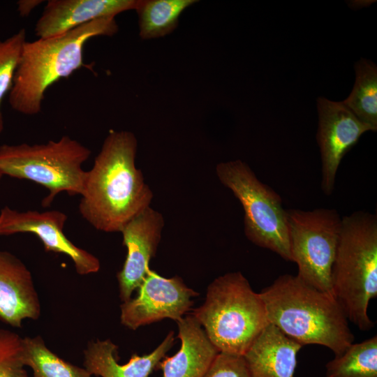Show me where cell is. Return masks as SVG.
<instances>
[{
  "mask_svg": "<svg viewBox=\"0 0 377 377\" xmlns=\"http://www.w3.org/2000/svg\"><path fill=\"white\" fill-rule=\"evenodd\" d=\"M2 177V175L0 173V179Z\"/></svg>",
  "mask_w": 377,
  "mask_h": 377,
  "instance_id": "cell-26",
  "label": "cell"
},
{
  "mask_svg": "<svg viewBox=\"0 0 377 377\" xmlns=\"http://www.w3.org/2000/svg\"><path fill=\"white\" fill-rule=\"evenodd\" d=\"M179 350L172 356H165L156 369L163 377H204L219 351L191 314L176 321Z\"/></svg>",
  "mask_w": 377,
  "mask_h": 377,
  "instance_id": "cell-15",
  "label": "cell"
},
{
  "mask_svg": "<svg viewBox=\"0 0 377 377\" xmlns=\"http://www.w3.org/2000/svg\"><path fill=\"white\" fill-rule=\"evenodd\" d=\"M67 219V215L59 210L20 212L5 206L0 211V235L34 234L42 242L46 251L68 256L77 274L87 275L98 272L99 260L65 235L64 228Z\"/></svg>",
  "mask_w": 377,
  "mask_h": 377,
  "instance_id": "cell-10",
  "label": "cell"
},
{
  "mask_svg": "<svg viewBox=\"0 0 377 377\" xmlns=\"http://www.w3.org/2000/svg\"><path fill=\"white\" fill-rule=\"evenodd\" d=\"M195 0H138L140 36L142 39L163 37L177 27L181 13Z\"/></svg>",
  "mask_w": 377,
  "mask_h": 377,
  "instance_id": "cell-18",
  "label": "cell"
},
{
  "mask_svg": "<svg viewBox=\"0 0 377 377\" xmlns=\"http://www.w3.org/2000/svg\"><path fill=\"white\" fill-rule=\"evenodd\" d=\"M216 173L243 207L247 239L293 262L286 210L283 208L281 196L260 181L250 167L239 159L219 163Z\"/></svg>",
  "mask_w": 377,
  "mask_h": 377,
  "instance_id": "cell-7",
  "label": "cell"
},
{
  "mask_svg": "<svg viewBox=\"0 0 377 377\" xmlns=\"http://www.w3.org/2000/svg\"><path fill=\"white\" fill-rule=\"evenodd\" d=\"M23 338L0 329V377H28L23 360Z\"/></svg>",
  "mask_w": 377,
  "mask_h": 377,
  "instance_id": "cell-23",
  "label": "cell"
},
{
  "mask_svg": "<svg viewBox=\"0 0 377 377\" xmlns=\"http://www.w3.org/2000/svg\"><path fill=\"white\" fill-rule=\"evenodd\" d=\"M117 31L115 17H108L62 35L27 40L9 91L12 109L24 115L38 114L49 87L84 65L86 43L96 36H112Z\"/></svg>",
  "mask_w": 377,
  "mask_h": 377,
  "instance_id": "cell-3",
  "label": "cell"
},
{
  "mask_svg": "<svg viewBox=\"0 0 377 377\" xmlns=\"http://www.w3.org/2000/svg\"><path fill=\"white\" fill-rule=\"evenodd\" d=\"M302 346L269 323L243 356L251 377H294Z\"/></svg>",
  "mask_w": 377,
  "mask_h": 377,
  "instance_id": "cell-16",
  "label": "cell"
},
{
  "mask_svg": "<svg viewBox=\"0 0 377 377\" xmlns=\"http://www.w3.org/2000/svg\"><path fill=\"white\" fill-rule=\"evenodd\" d=\"M170 331L161 343L151 353L140 356L133 354L124 364L117 362V346L111 340L91 341L84 351V368L91 375L101 377H149L174 343Z\"/></svg>",
  "mask_w": 377,
  "mask_h": 377,
  "instance_id": "cell-17",
  "label": "cell"
},
{
  "mask_svg": "<svg viewBox=\"0 0 377 377\" xmlns=\"http://www.w3.org/2000/svg\"><path fill=\"white\" fill-rule=\"evenodd\" d=\"M40 314L31 272L15 256L0 250V320L20 327L23 320H36Z\"/></svg>",
  "mask_w": 377,
  "mask_h": 377,
  "instance_id": "cell-14",
  "label": "cell"
},
{
  "mask_svg": "<svg viewBox=\"0 0 377 377\" xmlns=\"http://www.w3.org/2000/svg\"><path fill=\"white\" fill-rule=\"evenodd\" d=\"M23 360L34 371L33 377H91L85 368L62 360L45 344L40 336L23 338Z\"/></svg>",
  "mask_w": 377,
  "mask_h": 377,
  "instance_id": "cell-21",
  "label": "cell"
},
{
  "mask_svg": "<svg viewBox=\"0 0 377 377\" xmlns=\"http://www.w3.org/2000/svg\"><path fill=\"white\" fill-rule=\"evenodd\" d=\"M26 30L22 29L5 40H0V133L3 130L1 103L10 91L24 45Z\"/></svg>",
  "mask_w": 377,
  "mask_h": 377,
  "instance_id": "cell-22",
  "label": "cell"
},
{
  "mask_svg": "<svg viewBox=\"0 0 377 377\" xmlns=\"http://www.w3.org/2000/svg\"><path fill=\"white\" fill-rule=\"evenodd\" d=\"M163 226L161 214L149 207L121 230L123 245L127 249L125 261L117 276L123 302L131 298L150 269L149 262L156 254Z\"/></svg>",
  "mask_w": 377,
  "mask_h": 377,
  "instance_id": "cell-12",
  "label": "cell"
},
{
  "mask_svg": "<svg viewBox=\"0 0 377 377\" xmlns=\"http://www.w3.org/2000/svg\"><path fill=\"white\" fill-rule=\"evenodd\" d=\"M137 147L133 133L110 131L87 171L79 212L98 230L120 232L150 207L153 193L135 166Z\"/></svg>",
  "mask_w": 377,
  "mask_h": 377,
  "instance_id": "cell-1",
  "label": "cell"
},
{
  "mask_svg": "<svg viewBox=\"0 0 377 377\" xmlns=\"http://www.w3.org/2000/svg\"><path fill=\"white\" fill-rule=\"evenodd\" d=\"M138 0H50L35 25L38 38L67 33L95 20L136 8Z\"/></svg>",
  "mask_w": 377,
  "mask_h": 377,
  "instance_id": "cell-13",
  "label": "cell"
},
{
  "mask_svg": "<svg viewBox=\"0 0 377 377\" xmlns=\"http://www.w3.org/2000/svg\"><path fill=\"white\" fill-rule=\"evenodd\" d=\"M286 210L290 253L298 267L297 276L333 296L332 269L342 217L334 209Z\"/></svg>",
  "mask_w": 377,
  "mask_h": 377,
  "instance_id": "cell-8",
  "label": "cell"
},
{
  "mask_svg": "<svg viewBox=\"0 0 377 377\" xmlns=\"http://www.w3.org/2000/svg\"><path fill=\"white\" fill-rule=\"evenodd\" d=\"M138 295L121 305V323L131 330L165 318L179 320L198 294L179 276L165 278L149 269Z\"/></svg>",
  "mask_w": 377,
  "mask_h": 377,
  "instance_id": "cell-9",
  "label": "cell"
},
{
  "mask_svg": "<svg viewBox=\"0 0 377 377\" xmlns=\"http://www.w3.org/2000/svg\"><path fill=\"white\" fill-rule=\"evenodd\" d=\"M43 1L38 0H22L19 1L17 4V10L21 16H27L29 13Z\"/></svg>",
  "mask_w": 377,
  "mask_h": 377,
  "instance_id": "cell-25",
  "label": "cell"
},
{
  "mask_svg": "<svg viewBox=\"0 0 377 377\" xmlns=\"http://www.w3.org/2000/svg\"><path fill=\"white\" fill-rule=\"evenodd\" d=\"M332 289L348 320L364 331L374 326L368 307L377 296L376 214L357 211L341 218Z\"/></svg>",
  "mask_w": 377,
  "mask_h": 377,
  "instance_id": "cell-4",
  "label": "cell"
},
{
  "mask_svg": "<svg viewBox=\"0 0 377 377\" xmlns=\"http://www.w3.org/2000/svg\"><path fill=\"white\" fill-rule=\"evenodd\" d=\"M90 155L89 148L68 135L44 144L3 145L0 173L44 186L49 194L42 206L49 207L61 192L80 195L87 173L82 165Z\"/></svg>",
  "mask_w": 377,
  "mask_h": 377,
  "instance_id": "cell-6",
  "label": "cell"
},
{
  "mask_svg": "<svg viewBox=\"0 0 377 377\" xmlns=\"http://www.w3.org/2000/svg\"><path fill=\"white\" fill-rule=\"evenodd\" d=\"M356 80L350 96L343 103L374 131L377 130V68L362 59L355 66Z\"/></svg>",
  "mask_w": 377,
  "mask_h": 377,
  "instance_id": "cell-19",
  "label": "cell"
},
{
  "mask_svg": "<svg viewBox=\"0 0 377 377\" xmlns=\"http://www.w3.org/2000/svg\"><path fill=\"white\" fill-rule=\"evenodd\" d=\"M204 377H251L243 355L219 352Z\"/></svg>",
  "mask_w": 377,
  "mask_h": 377,
  "instance_id": "cell-24",
  "label": "cell"
},
{
  "mask_svg": "<svg viewBox=\"0 0 377 377\" xmlns=\"http://www.w3.org/2000/svg\"><path fill=\"white\" fill-rule=\"evenodd\" d=\"M259 294L269 323L301 345L323 346L339 355L353 343L348 319L334 296L297 275H281Z\"/></svg>",
  "mask_w": 377,
  "mask_h": 377,
  "instance_id": "cell-2",
  "label": "cell"
},
{
  "mask_svg": "<svg viewBox=\"0 0 377 377\" xmlns=\"http://www.w3.org/2000/svg\"><path fill=\"white\" fill-rule=\"evenodd\" d=\"M318 127L317 141L322 162L321 189L332 193L337 172L345 154L360 136L372 128L361 121L343 102L318 98Z\"/></svg>",
  "mask_w": 377,
  "mask_h": 377,
  "instance_id": "cell-11",
  "label": "cell"
},
{
  "mask_svg": "<svg viewBox=\"0 0 377 377\" xmlns=\"http://www.w3.org/2000/svg\"><path fill=\"white\" fill-rule=\"evenodd\" d=\"M219 352L244 355L269 324L264 303L240 272L214 279L191 313Z\"/></svg>",
  "mask_w": 377,
  "mask_h": 377,
  "instance_id": "cell-5",
  "label": "cell"
},
{
  "mask_svg": "<svg viewBox=\"0 0 377 377\" xmlns=\"http://www.w3.org/2000/svg\"><path fill=\"white\" fill-rule=\"evenodd\" d=\"M325 377H377V336L335 355L326 364Z\"/></svg>",
  "mask_w": 377,
  "mask_h": 377,
  "instance_id": "cell-20",
  "label": "cell"
}]
</instances>
